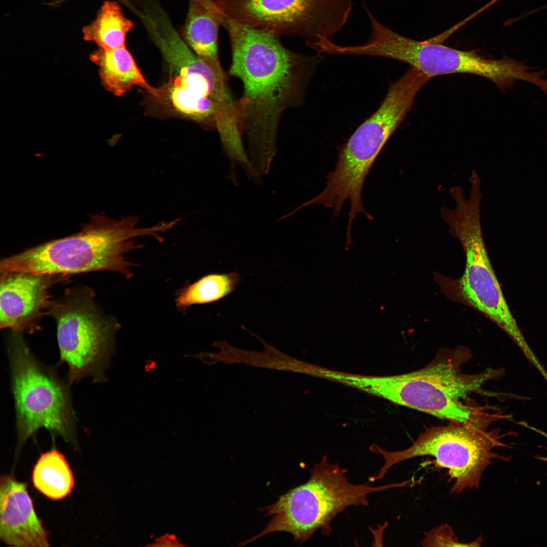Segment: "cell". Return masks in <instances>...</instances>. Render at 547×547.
<instances>
[{"instance_id":"14","label":"cell","mask_w":547,"mask_h":547,"mask_svg":"<svg viewBox=\"0 0 547 547\" xmlns=\"http://www.w3.org/2000/svg\"><path fill=\"white\" fill-rule=\"evenodd\" d=\"M224 18L216 0H188L182 28L184 40L197 56L216 73L223 75L218 51V28Z\"/></svg>"},{"instance_id":"7","label":"cell","mask_w":547,"mask_h":547,"mask_svg":"<svg viewBox=\"0 0 547 547\" xmlns=\"http://www.w3.org/2000/svg\"><path fill=\"white\" fill-rule=\"evenodd\" d=\"M499 430L487 432L469 424L450 422L446 425L425 428L414 442L404 450L389 451L377 445L371 451L382 456L384 463L370 482L382 479L395 464L423 456L434 458L436 465L447 470L449 481L454 484L451 493L460 494L466 489H478L482 475L494 458L508 461L509 457L492 451L505 445L499 441Z\"/></svg>"},{"instance_id":"12","label":"cell","mask_w":547,"mask_h":547,"mask_svg":"<svg viewBox=\"0 0 547 547\" xmlns=\"http://www.w3.org/2000/svg\"><path fill=\"white\" fill-rule=\"evenodd\" d=\"M1 273L0 328L32 333L53 302L50 291L67 276L21 271Z\"/></svg>"},{"instance_id":"16","label":"cell","mask_w":547,"mask_h":547,"mask_svg":"<svg viewBox=\"0 0 547 547\" xmlns=\"http://www.w3.org/2000/svg\"><path fill=\"white\" fill-rule=\"evenodd\" d=\"M134 26L117 2L106 1L95 19L83 28V36L85 41L94 43L100 49H114L126 47L127 35Z\"/></svg>"},{"instance_id":"15","label":"cell","mask_w":547,"mask_h":547,"mask_svg":"<svg viewBox=\"0 0 547 547\" xmlns=\"http://www.w3.org/2000/svg\"><path fill=\"white\" fill-rule=\"evenodd\" d=\"M90 59L98 67L102 84L113 95L121 96L137 86L154 97L161 96V90L147 83L126 47L99 48L90 55Z\"/></svg>"},{"instance_id":"6","label":"cell","mask_w":547,"mask_h":547,"mask_svg":"<svg viewBox=\"0 0 547 547\" xmlns=\"http://www.w3.org/2000/svg\"><path fill=\"white\" fill-rule=\"evenodd\" d=\"M371 30L368 41L357 46L361 55L395 59L432 79L456 73L478 75L493 82L502 92L513 89L526 74L524 62L505 54L499 59L486 58L474 51L452 48L434 41H416L403 36L369 17Z\"/></svg>"},{"instance_id":"13","label":"cell","mask_w":547,"mask_h":547,"mask_svg":"<svg viewBox=\"0 0 547 547\" xmlns=\"http://www.w3.org/2000/svg\"><path fill=\"white\" fill-rule=\"evenodd\" d=\"M0 538L11 546H50L48 533L35 512L26 484L7 475L1 478Z\"/></svg>"},{"instance_id":"5","label":"cell","mask_w":547,"mask_h":547,"mask_svg":"<svg viewBox=\"0 0 547 547\" xmlns=\"http://www.w3.org/2000/svg\"><path fill=\"white\" fill-rule=\"evenodd\" d=\"M7 353L19 445L41 427L73 442L75 417L69 383L37 359L22 333L12 332Z\"/></svg>"},{"instance_id":"8","label":"cell","mask_w":547,"mask_h":547,"mask_svg":"<svg viewBox=\"0 0 547 547\" xmlns=\"http://www.w3.org/2000/svg\"><path fill=\"white\" fill-rule=\"evenodd\" d=\"M95 297L91 288L74 286L53 301L47 313L56 324L60 361L68 366L70 384L86 377L105 380L113 354L119 324L101 312Z\"/></svg>"},{"instance_id":"17","label":"cell","mask_w":547,"mask_h":547,"mask_svg":"<svg viewBox=\"0 0 547 547\" xmlns=\"http://www.w3.org/2000/svg\"><path fill=\"white\" fill-rule=\"evenodd\" d=\"M35 488L47 497L60 500L73 488L74 480L64 456L55 449L42 454L32 476Z\"/></svg>"},{"instance_id":"10","label":"cell","mask_w":547,"mask_h":547,"mask_svg":"<svg viewBox=\"0 0 547 547\" xmlns=\"http://www.w3.org/2000/svg\"><path fill=\"white\" fill-rule=\"evenodd\" d=\"M451 236L457 239L465 257L462 276L457 280H440L442 290L450 298L476 309L492 321L519 345L523 335L504 298L485 245L480 206L465 203L449 211L444 217Z\"/></svg>"},{"instance_id":"11","label":"cell","mask_w":547,"mask_h":547,"mask_svg":"<svg viewBox=\"0 0 547 547\" xmlns=\"http://www.w3.org/2000/svg\"><path fill=\"white\" fill-rule=\"evenodd\" d=\"M224 18L278 36L332 39L351 13V0H216Z\"/></svg>"},{"instance_id":"4","label":"cell","mask_w":547,"mask_h":547,"mask_svg":"<svg viewBox=\"0 0 547 547\" xmlns=\"http://www.w3.org/2000/svg\"><path fill=\"white\" fill-rule=\"evenodd\" d=\"M309 480L289 490L278 501L260 509L272 517L258 534L245 541L249 543L270 533L283 531L292 534L302 544L318 530L324 535L332 531L333 519L349 506H368L370 493L404 486L407 482L372 486L354 484L347 477V470L332 464L324 456L310 470Z\"/></svg>"},{"instance_id":"2","label":"cell","mask_w":547,"mask_h":547,"mask_svg":"<svg viewBox=\"0 0 547 547\" xmlns=\"http://www.w3.org/2000/svg\"><path fill=\"white\" fill-rule=\"evenodd\" d=\"M472 358L462 346L443 349L429 364L416 371L390 376H372L368 390L374 395L450 422L487 429L500 418L487 412V406L467 401L473 393L484 394L483 386L498 377L499 370L486 369L476 374L462 371Z\"/></svg>"},{"instance_id":"9","label":"cell","mask_w":547,"mask_h":547,"mask_svg":"<svg viewBox=\"0 0 547 547\" xmlns=\"http://www.w3.org/2000/svg\"><path fill=\"white\" fill-rule=\"evenodd\" d=\"M430 80L410 67L390 84L379 108L337 147L335 169L326 177L334 192L351 199L362 197L364 183L374 162L413 107L418 92Z\"/></svg>"},{"instance_id":"20","label":"cell","mask_w":547,"mask_h":547,"mask_svg":"<svg viewBox=\"0 0 547 547\" xmlns=\"http://www.w3.org/2000/svg\"><path fill=\"white\" fill-rule=\"evenodd\" d=\"M150 546H184L185 545L179 541L174 534H166L156 538L154 543L148 544Z\"/></svg>"},{"instance_id":"3","label":"cell","mask_w":547,"mask_h":547,"mask_svg":"<svg viewBox=\"0 0 547 547\" xmlns=\"http://www.w3.org/2000/svg\"><path fill=\"white\" fill-rule=\"evenodd\" d=\"M139 218L128 216L119 220L94 216L78 233L27 249L1 260L0 272L21 271L69 276L96 271L133 276L125 254L141 248L133 239L152 236L159 241L166 230L161 222L137 228Z\"/></svg>"},{"instance_id":"18","label":"cell","mask_w":547,"mask_h":547,"mask_svg":"<svg viewBox=\"0 0 547 547\" xmlns=\"http://www.w3.org/2000/svg\"><path fill=\"white\" fill-rule=\"evenodd\" d=\"M240 281L241 276L237 271L207 275L179 290L176 293V305L183 311L192 305L220 300L233 292Z\"/></svg>"},{"instance_id":"1","label":"cell","mask_w":547,"mask_h":547,"mask_svg":"<svg viewBox=\"0 0 547 547\" xmlns=\"http://www.w3.org/2000/svg\"><path fill=\"white\" fill-rule=\"evenodd\" d=\"M222 25L231 48L229 73L239 78L244 87L239 101L251 162L260 174H266L276 153L281 115L286 108L302 101L321 56L291 51L283 46L279 36L266 30L226 19Z\"/></svg>"},{"instance_id":"21","label":"cell","mask_w":547,"mask_h":547,"mask_svg":"<svg viewBox=\"0 0 547 547\" xmlns=\"http://www.w3.org/2000/svg\"><path fill=\"white\" fill-rule=\"evenodd\" d=\"M538 458H539V459H542V460H546V461H547V459H544V458H543L542 457H538Z\"/></svg>"},{"instance_id":"19","label":"cell","mask_w":547,"mask_h":547,"mask_svg":"<svg viewBox=\"0 0 547 547\" xmlns=\"http://www.w3.org/2000/svg\"><path fill=\"white\" fill-rule=\"evenodd\" d=\"M424 536L421 541L423 546H481L484 540L480 535L472 541L460 542L451 526L446 523L425 532Z\"/></svg>"}]
</instances>
